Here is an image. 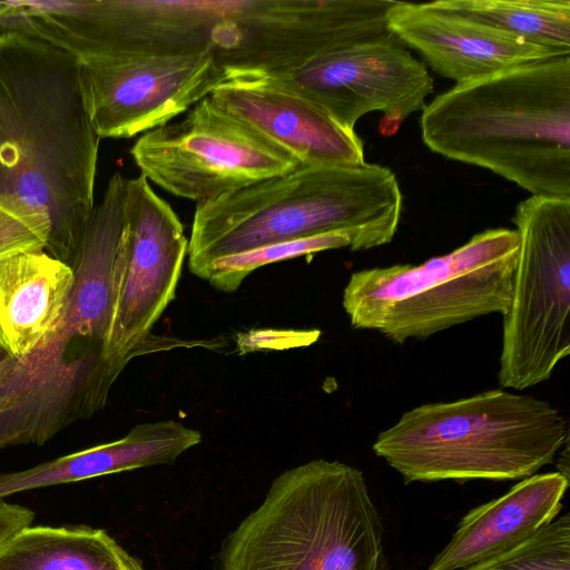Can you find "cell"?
<instances>
[{"label":"cell","instance_id":"1","mask_svg":"<svg viewBox=\"0 0 570 570\" xmlns=\"http://www.w3.org/2000/svg\"><path fill=\"white\" fill-rule=\"evenodd\" d=\"M79 69L72 53L0 32V206L46 219V250L66 263L95 208L100 141Z\"/></svg>","mask_w":570,"mask_h":570},{"label":"cell","instance_id":"2","mask_svg":"<svg viewBox=\"0 0 570 570\" xmlns=\"http://www.w3.org/2000/svg\"><path fill=\"white\" fill-rule=\"evenodd\" d=\"M126 181L112 175L68 264L75 284L59 326L30 355L10 358L0 387V451L42 445L102 410L124 371L107 355L112 273Z\"/></svg>","mask_w":570,"mask_h":570},{"label":"cell","instance_id":"3","mask_svg":"<svg viewBox=\"0 0 570 570\" xmlns=\"http://www.w3.org/2000/svg\"><path fill=\"white\" fill-rule=\"evenodd\" d=\"M425 146L531 196L570 197V56L455 83L422 110Z\"/></svg>","mask_w":570,"mask_h":570},{"label":"cell","instance_id":"4","mask_svg":"<svg viewBox=\"0 0 570 570\" xmlns=\"http://www.w3.org/2000/svg\"><path fill=\"white\" fill-rule=\"evenodd\" d=\"M403 197L394 173L368 164L303 166L198 203L188 240L189 272L257 247L345 233L351 250L392 242Z\"/></svg>","mask_w":570,"mask_h":570},{"label":"cell","instance_id":"5","mask_svg":"<svg viewBox=\"0 0 570 570\" xmlns=\"http://www.w3.org/2000/svg\"><path fill=\"white\" fill-rule=\"evenodd\" d=\"M361 470L317 459L276 476L224 540L217 570H390Z\"/></svg>","mask_w":570,"mask_h":570},{"label":"cell","instance_id":"6","mask_svg":"<svg viewBox=\"0 0 570 570\" xmlns=\"http://www.w3.org/2000/svg\"><path fill=\"white\" fill-rule=\"evenodd\" d=\"M561 412L547 401L497 389L404 412L372 450L405 482L522 480L568 444Z\"/></svg>","mask_w":570,"mask_h":570},{"label":"cell","instance_id":"7","mask_svg":"<svg viewBox=\"0 0 570 570\" xmlns=\"http://www.w3.org/2000/svg\"><path fill=\"white\" fill-rule=\"evenodd\" d=\"M519 246L515 229L491 228L419 265L354 272L343 289V308L354 328L376 331L394 344L481 316H504Z\"/></svg>","mask_w":570,"mask_h":570},{"label":"cell","instance_id":"8","mask_svg":"<svg viewBox=\"0 0 570 570\" xmlns=\"http://www.w3.org/2000/svg\"><path fill=\"white\" fill-rule=\"evenodd\" d=\"M512 222L520 246L498 379L522 391L547 381L570 353V197L530 196Z\"/></svg>","mask_w":570,"mask_h":570},{"label":"cell","instance_id":"9","mask_svg":"<svg viewBox=\"0 0 570 570\" xmlns=\"http://www.w3.org/2000/svg\"><path fill=\"white\" fill-rule=\"evenodd\" d=\"M130 155L149 183L197 204L298 166L209 96L180 119L140 135Z\"/></svg>","mask_w":570,"mask_h":570},{"label":"cell","instance_id":"10","mask_svg":"<svg viewBox=\"0 0 570 570\" xmlns=\"http://www.w3.org/2000/svg\"><path fill=\"white\" fill-rule=\"evenodd\" d=\"M188 239L170 205L141 174L127 178L107 337L109 360L122 368L136 356L161 350L150 331L176 296Z\"/></svg>","mask_w":570,"mask_h":570},{"label":"cell","instance_id":"11","mask_svg":"<svg viewBox=\"0 0 570 570\" xmlns=\"http://www.w3.org/2000/svg\"><path fill=\"white\" fill-rule=\"evenodd\" d=\"M259 78L318 106L336 122L354 130L357 120L380 111V132L393 135L425 107L433 78L393 33L348 45L297 66L261 73Z\"/></svg>","mask_w":570,"mask_h":570},{"label":"cell","instance_id":"12","mask_svg":"<svg viewBox=\"0 0 570 570\" xmlns=\"http://www.w3.org/2000/svg\"><path fill=\"white\" fill-rule=\"evenodd\" d=\"M80 86L99 138H131L183 116L226 73L209 51H120L79 60Z\"/></svg>","mask_w":570,"mask_h":570},{"label":"cell","instance_id":"13","mask_svg":"<svg viewBox=\"0 0 570 570\" xmlns=\"http://www.w3.org/2000/svg\"><path fill=\"white\" fill-rule=\"evenodd\" d=\"M210 99L303 166L364 163L355 130L336 122L309 100L255 77H227Z\"/></svg>","mask_w":570,"mask_h":570},{"label":"cell","instance_id":"14","mask_svg":"<svg viewBox=\"0 0 570 570\" xmlns=\"http://www.w3.org/2000/svg\"><path fill=\"white\" fill-rule=\"evenodd\" d=\"M387 29L456 83L561 57L431 2L395 1L387 11Z\"/></svg>","mask_w":570,"mask_h":570},{"label":"cell","instance_id":"15","mask_svg":"<svg viewBox=\"0 0 570 570\" xmlns=\"http://www.w3.org/2000/svg\"><path fill=\"white\" fill-rule=\"evenodd\" d=\"M568 485L561 472L533 474L470 510L426 570H460L520 546L558 517Z\"/></svg>","mask_w":570,"mask_h":570},{"label":"cell","instance_id":"16","mask_svg":"<svg viewBox=\"0 0 570 570\" xmlns=\"http://www.w3.org/2000/svg\"><path fill=\"white\" fill-rule=\"evenodd\" d=\"M75 284L71 266L46 249L0 259V350L21 360L59 326Z\"/></svg>","mask_w":570,"mask_h":570},{"label":"cell","instance_id":"17","mask_svg":"<svg viewBox=\"0 0 570 570\" xmlns=\"http://www.w3.org/2000/svg\"><path fill=\"white\" fill-rule=\"evenodd\" d=\"M200 442L199 431L174 420L140 423L119 440L26 470L0 473V500L22 491L140 468L170 465Z\"/></svg>","mask_w":570,"mask_h":570},{"label":"cell","instance_id":"18","mask_svg":"<svg viewBox=\"0 0 570 570\" xmlns=\"http://www.w3.org/2000/svg\"><path fill=\"white\" fill-rule=\"evenodd\" d=\"M0 570H145L107 531L30 525L0 549Z\"/></svg>","mask_w":570,"mask_h":570},{"label":"cell","instance_id":"19","mask_svg":"<svg viewBox=\"0 0 570 570\" xmlns=\"http://www.w3.org/2000/svg\"><path fill=\"white\" fill-rule=\"evenodd\" d=\"M431 3L558 56H570L569 0H438Z\"/></svg>","mask_w":570,"mask_h":570},{"label":"cell","instance_id":"20","mask_svg":"<svg viewBox=\"0 0 570 570\" xmlns=\"http://www.w3.org/2000/svg\"><path fill=\"white\" fill-rule=\"evenodd\" d=\"M351 246L352 239L345 233H328L271 244L217 258L205 268L199 278L207 281L217 291L233 293L252 272L262 266Z\"/></svg>","mask_w":570,"mask_h":570},{"label":"cell","instance_id":"21","mask_svg":"<svg viewBox=\"0 0 570 570\" xmlns=\"http://www.w3.org/2000/svg\"><path fill=\"white\" fill-rule=\"evenodd\" d=\"M460 570H570V517H557L520 546Z\"/></svg>","mask_w":570,"mask_h":570},{"label":"cell","instance_id":"22","mask_svg":"<svg viewBox=\"0 0 570 570\" xmlns=\"http://www.w3.org/2000/svg\"><path fill=\"white\" fill-rule=\"evenodd\" d=\"M49 236L50 225L46 219L0 206V259L46 249Z\"/></svg>","mask_w":570,"mask_h":570},{"label":"cell","instance_id":"23","mask_svg":"<svg viewBox=\"0 0 570 570\" xmlns=\"http://www.w3.org/2000/svg\"><path fill=\"white\" fill-rule=\"evenodd\" d=\"M35 512L27 507L0 500V549L14 535L30 527Z\"/></svg>","mask_w":570,"mask_h":570},{"label":"cell","instance_id":"24","mask_svg":"<svg viewBox=\"0 0 570 570\" xmlns=\"http://www.w3.org/2000/svg\"><path fill=\"white\" fill-rule=\"evenodd\" d=\"M10 358L9 356H7L1 363H0V387L2 385V382L4 380V376L7 374V370H8V365H9V362H10Z\"/></svg>","mask_w":570,"mask_h":570},{"label":"cell","instance_id":"25","mask_svg":"<svg viewBox=\"0 0 570 570\" xmlns=\"http://www.w3.org/2000/svg\"><path fill=\"white\" fill-rule=\"evenodd\" d=\"M8 9H9L8 0L0 1V20L7 13Z\"/></svg>","mask_w":570,"mask_h":570},{"label":"cell","instance_id":"26","mask_svg":"<svg viewBox=\"0 0 570 570\" xmlns=\"http://www.w3.org/2000/svg\"><path fill=\"white\" fill-rule=\"evenodd\" d=\"M8 355H6L1 350H0V363L7 357Z\"/></svg>","mask_w":570,"mask_h":570}]
</instances>
